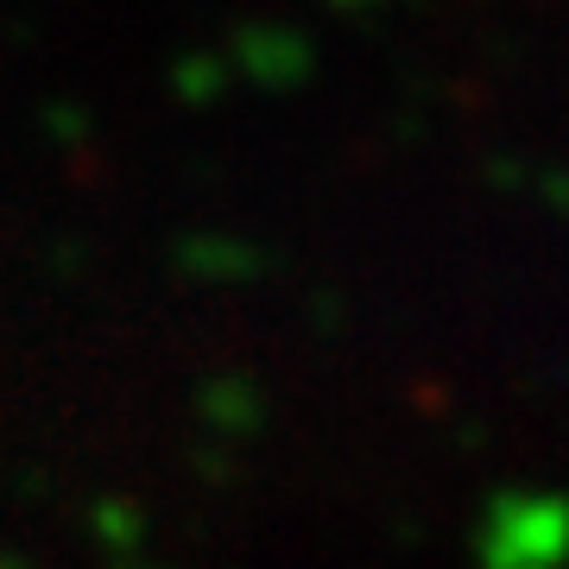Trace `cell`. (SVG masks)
<instances>
[{"label":"cell","instance_id":"obj_1","mask_svg":"<svg viewBox=\"0 0 569 569\" xmlns=\"http://www.w3.org/2000/svg\"><path fill=\"white\" fill-rule=\"evenodd\" d=\"M481 569H569V500L550 488L493 493L475 526Z\"/></svg>","mask_w":569,"mask_h":569}]
</instances>
